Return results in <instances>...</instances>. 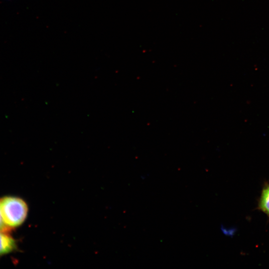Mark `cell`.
<instances>
[{
  "label": "cell",
  "mask_w": 269,
  "mask_h": 269,
  "mask_svg": "<svg viewBox=\"0 0 269 269\" xmlns=\"http://www.w3.org/2000/svg\"><path fill=\"white\" fill-rule=\"evenodd\" d=\"M28 206L22 199L6 196L0 199V210L4 223L11 228L20 226L25 221Z\"/></svg>",
  "instance_id": "6da1fadb"
},
{
  "label": "cell",
  "mask_w": 269,
  "mask_h": 269,
  "mask_svg": "<svg viewBox=\"0 0 269 269\" xmlns=\"http://www.w3.org/2000/svg\"><path fill=\"white\" fill-rule=\"evenodd\" d=\"M8 233L0 232V256L10 253L16 248V241Z\"/></svg>",
  "instance_id": "7a4b0ae2"
},
{
  "label": "cell",
  "mask_w": 269,
  "mask_h": 269,
  "mask_svg": "<svg viewBox=\"0 0 269 269\" xmlns=\"http://www.w3.org/2000/svg\"><path fill=\"white\" fill-rule=\"evenodd\" d=\"M258 208L269 218V184H266L263 188L259 200Z\"/></svg>",
  "instance_id": "3957f363"
},
{
  "label": "cell",
  "mask_w": 269,
  "mask_h": 269,
  "mask_svg": "<svg viewBox=\"0 0 269 269\" xmlns=\"http://www.w3.org/2000/svg\"><path fill=\"white\" fill-rule=\"evenodd\" d=\"M11 229L4 223L0 210V232L9 233Z\"/></svg>",
  "instance_id": "277c9868"
}]
</instances>
